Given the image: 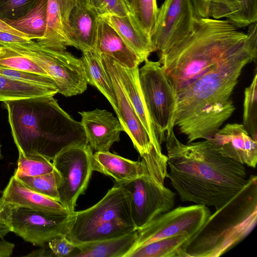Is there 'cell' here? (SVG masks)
Segmentation results:
<instances>
[{
    "instance_id": "cell-29",
    "label": "cell",
    "mask_w": 257,
    "mask_h": 257,
    "mask_svg": "<svg viewBox=\"0 0 257 257\" xmlns=\"http://www.w3.org/2000/svg\"><path fill=\"white\" fill-rule=\"evenodd\" d=\"M190 238L182 234L160 239L134 250L126 257H180L182 247Z\"/></svg>"
},
{
    "instance_id": "cell-27",
    "label": "cell",
    "mask_w": 257,
    "mask_h": 257,
    "mask_svg": "<svg viewBox=\"0 0 257 257\" xmlns=\"http://www.w3.org/2000/svg\"><path fill=\"white\" fill-rule=\"evenodd\" d=\"M48 0H39L25 16L16 20H3L30 40L44 38L47 27Z\"/></svg>"
},
{
    "instance_id": "cell-41",
    "label": "cell",
    "mask_w": 257,
    "mask_h": 257,
    "mask_svg": "<svg viewBox=\"0 0 257 257\" xmlns=\"http://www.w3.org/2000/svg\"><path fill=\"white\" fill-rule=\"evenodd\" d=\"M30 39L7 32L0 31V45L3 44L21 43Z\"/></svg>"
},
{
    "instance_id": "cell-2",
    "label": "cell",
    "mask_w": 257,
    "mask_h": 257,
    "mask_svg": "<svg viewBox=\"0 0 257 257\" xmlns=\"http://www.w3.org/2000/svg\"><path fill=\"white\" fill-rule=\"evenodd\" d=\"M256 22L241 31L226 20L195 17L190 31L158 52L176 95L219 64L257 48Z\"/></svg>"
},
{
    "instance_id": "cell-30",
    "label": "cell",
    "mask_w": 257,
    "mask_h": 257,
    "mask_svg": "<svg viewBox=\"0 0 257 257\" xmlns=\"http://www.w3.org/2000/svg\"><path fill=\"white\" fill-rule=\"evenodd\" d=\"M137 230L134 225L117 222L96 224L70 240L75 245L121 236Z\"/></svg>"
},
{
    "instance_id": "cell-3",
    "label": "cell",
    "mask_w": 257,
    "mask_h": 257,
    "mask_svg": "<svg viewBox=\"0 0 257 257\" xmlns=\"http://www.w3.org/2000/svg\"><path fill=\"white\" fill-rule=\"evenodd\" d=\"M257 51L242 52L225 61L178 93L174 126L188 143L211 138L232 114L231 96L243 68Z\"/></svg>"
},
{
    "instance_id": "cell-9",
    "label": "cell",
    "mask_w": 257,
    "mask_h": 257,
    "mask_svg": "<svg viewBox=\"0 0 257 257\" xmlns=\"http://www.w3.org/2000/svg\"><path fill=\"white\" fill-rule=\"evenodd\" d=\"M93 154L88 144H76L63 149L52 160L58 176L59 202L72 213L94 171Z\"/></svg>"
},
{
    "instance_id": "cell-28",
    "label": "cell",
    "mask_w": 257,
    "mask_h": 257,
    "mask_svg": "<svg viewBox=\"0 0 257 257\" xmlns=\"http://www.w3.org/2000/svg\"><path fill=\"white\" fill-rule=\"evenodd\" d=\"M58 93L57 87L27 83L0 74V101L26 98Z\"/></svg>"
},
{
    "instance_id": "cell-44",
    "label": "cell",
    "mask_w": 257,
    "mask_h": 257,
    "mask_svg": "<svg viewBox=\"0 0 257 257\" xmlns=\"http://www.w3.org/2000/svg\"><path fill=\"white\" fill-rule=\"evenodd\" d=\"M27 256H50L49 254H48V251L46 250L45 248H42L39 250L34 251L33 253H31L30 254L27 255Z\"/></svg>"
},
{
    "instance_id": "cell-33",
    "label": "cell",
    "mask_w": 257,
    "mask_h": 257,
    "mask_svg": "<svg viewBox=\"0 0 257 257\" xmlns=\"http://www.w3.org/2000/svg\"><path fill=\"white\" fill-rule=\"evenodd\" d=\"M249 135L257 141V74L244 92L243 124Z\"/></svg>"
},
{
    "instance_id": "cell-35",
    "label": "cell",
    "mask_w": 257,
    "mask_h": 257,
    "mask_svg": "<svg viewBox=\"0 0 257 257\" xmlns=\"http://www.w3.org/2000/svg\"><path fill=\"white\" fill-rule=\"evenodd\" d=\"M129 3L131 14L150 36L158 13L157 0H129Z\"/></svg>"
},
{
    "instance_id": "cell-6",
    "label": "cell",
    "mask_w": 257,
    "mask_h": 257,
    "mask_svg": "<svg viewBox=\"0 0 257 257\" xmlns=\"http://www.w3.org/2000/svg\"><path fill=\"white\" fill-rule=\"evenodd\" d=\"M146 170L142 176L122 185L130 196L131 215L137 230L175 206L177 194L165 186L168 158L154 147L141 157Z\"/></svg>"
},
{
    "instance_id": "cell-16",
    "label": "cell",
    "mask_w": 257,
    "mask_h": 257,
    "mask_svg": "<svg viewBox=\"0 0 257 257\" xmlns=\"http://www.w3.org/2000/svg\"><path fill=\"white\" fill-rule=\"evenodd\" d=\"M195 17L225 19L238 28L257 21V0H191Z\"/></svg>"
},
{
    "instance_id": "cell-15",
    "label": "cell",
    "mask_w": 257,
    "mask_h": 257,
    "mask_svg": "<svg viewBox=\"0 0 257 257\" xmlns=\"http://www.w3.org/2000/svg\"><path fill=\"white\" fill-rule=\"evenodd\" d=\"M207 140L223 156L255 168L257 141L249 135L242 124L227 123Z\"/></svg>"
},
{
    "instance_id": "cell-46",
    "label": "cell",
    "mask_w": 257,
    "mask_h": 257,
    "mask_svg": "<svg viewBox=\"0 0 257 257\" xmlns=\"http://www.w3.org/2000/svg\"><path fill=\"white\" fill-rule=\"evenodd\" d=\"M1 144H0V157H1Z\"/></svg>"
},
{
    "instance_id": "cell-26",
    "label": "cell",
    "mask_w": 257,
    "mask_h": 257,
    "mask_svg": "<svg viewBox=\"0 0 257 257\" xmlns=\"http://www.w3.org/2000/svg\"><path fill=\"white\" fill-rule=\"evenodd\" d=\"M81 59L88 84L97 88L108 100L114 111L117 100L111 79L102 64L100 54L94 49L82 52Z\"/></svg>"
},
{
    "instance_id": "cell-12",
    "label": "cell",
    "mask_w": 257,
    "mask_h": 257,
    "mask_svg": "<svg viewBox=\"0 0 257 257\" xmlns=\"http://www.w3.org/2000/svg\"><path fill=\"white\" fill-rule=\"evenodd\" d=\"M73 213L62 215L25 208H15L13 230L25 241L44 247L54 237L66 235Z\"/></svg>"
},
{
    "instance_id": "cell-32",
    "label": "cell",
    "mask_w": 257,
    "mask_h": 257,
    "mask_svg": "<svg viewBox=\"0 0 257 257\" xmlns=\"http://www.w3.org/2000/svg\"><path fill=\"white\" fill-rule=\"evenodd\" d=\"M54 170L51 160L38 155H24L19 152L18 167L14 175L17 177L36 176L45 174Z\"/></svg>"
},
{
    "instance_id": "cell-38",
    "label": "cell",
    "mask_w": 257,
    "mask_h": 257,
    "mask_svg": "<svg viewBox=\"0 0 257 257\" xmlns=\"http://www.w3.org/2000/svg\"><path fill=\"white\" fill-rule=\"evenodd\" d=\"M0 74L17 80L57 88L56 83L50 77L42 74L19 70L1 65Z\"/></svg>"
},
{
    "instance_id": "cell-22",
    "label": "cell",
    "mask_w": 257,
    "mask_h": 257,
    "mask_svg": "<svg viewBox=\"0 0 257 257\" xmlns=\"http://www.w3.org/2000/svg\"><path fill=\"white\" fill-rule=\"evenodd\" d=\"M114 63L118 77L126 94L148 133L151 143L156 150L162 151L161 145L157 138L155 131L143 97L140 83L139 66L128 68L121 66L115 61Z\"/></svg>"
},
{
    "instance_id": "cell-18",
    "label": "cell",
    "mask_w": 257,
    "mask_h": 257,
    "mask_svg": "<svg viewBox=\"0 0 257 257\" xmlns=\"http://www.w3.org/2000/svg\"><path fill=\"white\" fill-rule=\"evenodd\" d=\"M80 0H48L47 27L43 38L36 41L41 46L55 50H66L71 46L69 38V19Z\"/></svg>"
},
{
    "instance_id": "cell-37",
    "label": "cell",
    "mask_w": 257,
    "mask_h": 257,
    "mask_svg": "<svg viewBox=\"0 0 257 257\" xmlns=\"http://www.w3.org/2000/svg\"><path fill=\"white\" fill-rule=\"evenodd\" d=\"M39 0H0V19L16 20L27 14Z\"/></svg>"
},
{
    "instance_id": "cell-36",
    "label": "cell",
    "mask_w": 257,
    "mask_h": 257,
    "mask_svg": "<svg viewBox=\"0 0 257 257\" xmlns=\"http://www.w3.org/2000/svg\"><path fill=\"white\" fill-rule=\"evenodd\" d=\"M86 6L98 18L107 16H125L131 13L123 0H84Z\"/></svg>"
},
{
    "instance_id": "cell-31",
    "label": "cell",
    "mask_w": 257,
    "mask_h": 257,
    "mask_svg": "<svg viewBox=\"0 0 257 257\" xmlns=\"http://www.w3.org/2000/svg\"><path fill=\"white\" fill-rule=\"evenodd\" d=\"M1 46L0 65L48 76L45 70L28 56L6 44H2Z\"/></svg>"
},
{
    "instance_id": "cell-24",
    "label": "cell",
    "mask_w": 257,
    "mask_h": 257,
    "mask_svg": "<svg viewBox=\"0 0 257 257\" xmlns=\"http://www.w3.org/2000/svg\"><path fill=\"white\" fill-rule=\"evenodd\" d=\"M101 18L116 31L143 62L148 59L151 53L156 51L150 36L131 13L122 17L111 15Z\"/></svg>"
},
{
    "instance_id": "cell-4",
    "label": "cell",
    "mask_w": 257,
    "mask_h": 257,
    "mask_svg": "<svg viewBox=\"0 0 257 257\" xmlns=\"http://www.w3.org/2000/svg\"><path fill=\"white\" fill-rule=\"evenodd\" d=\"M12 134L19 152L52 161L68 146L88 144L80 122L59 105L53 95L4 102Z\"/></svg>"
},
{
    "instance_id": "cell-42",
    "label": "cell",
    "mask_w": 257,
    "mask_h": 257,
    "mask_svg": "<svg viewBox=\"0 0 257 257\" xmlns=\"http://www.w3.org/2000/svg\"><path fill=\"white\" fill-rule=\"evenodd\" d=\"M14 247L13 243L5 240L0 241V257L10 256Z\"/></svg>"
},
{
    "instance_id": "cell-7",
    "label": "cell",
    "mask_w": 257,
    "mask_h": 257,
    "mask_svg": "<svg viewBox=\"0 0 257 257\" xmlns=\"http://www.w3.org/2000/svg\"><path fill=\"white\" fill-rule=\"evenodd\" d=\"M6 44L31 58L45 70L56 83L58 93L69 97L86 90L88 83L81 58L66 50L44 48L34 40Z\"/></svg>"
},
{
    "instance_id": "cell-25",
    "label": "cell",
    "mask_w": 257,
    "mask_h": 257,
    "mask_svg": "<svg viewBox=\"0 0 257 257\" xmlns=\"http://www.w3.org/2000/svg\"><path fill=\"white\" fill-rule=\"evenodd\" d=\"M137 236L135 230L119 237L76 245L69 257H125Z\"/></svg>"
},
{
    "instance_id": "cell-10",
    "label": "cell",
    "mask_w": 257,
    "mask_h": 257,
    "mask_svg": "<svg viewBox=\"0 0 257 257\" xmlns=\"http://www.w3.org/2000/svg\"><path fill=\"white\" fill-rule=\"evenodd\" d=\"M210 214L207 206L197 204L179 206L161 213L137 230V239L125 257L134 250L160 239L182 234H188L191 238L202 227Z\"/></svg>"
},
{
    "instance_id": "cell-5",
    "label": "cell",
    "mask_w": 257,
    "mask_h": 257,
    "mask_svg": "<svg viewBox=\"0 0 257 257\" xmlns=\"http://www.w3.org/2000/svg\"><path fill=\"white\" fill-rule=\"evenodd\" d=\"M257 222V177L250 175L243 188L211 214L184 244L180 257H218L252 231Z\"/></svg>"
},
{
    "instance_id": "cell-45",
    "label": "cell",
    "mask_w": 257,
    "mask_h": 257,
    "mask_svg": "<svg viewBox=\"0 0 257 257\" xmlns=\"http://www.w3.org/2000/svg\"><path fill=\"white\" fill-rule=\"evenodd\" d=\"M125 3L130 8V3H129V0H123Z\"/></svg>"
},
{
    "instance_id": "cell-21",
    "label": "cell",
    "mask_w": 257,
    "mask_h": 257,
    "mask_svg": "<svg viewBox=\"0 0 257 257\" xmlns=\"http://www.w3.org/2000/svg\"><path fill=\"white\" fill-rule=\"evenodd\" d=\"M92 164L94 171L113 178L115 183L123 185L143 175L146 170L143 159L134 161L109 152H95Z\"/></svg>"
},
{
    "instance_id": "cell-13",
    "label": "cell",
    "mask_w": 257,
    "mask_h": 257,
    "mask_svg": "<svg viewBox=\"0 0 257 257\" xmlns=\"http://www.w3.org/2000/svg\"><path fill=\"white\" fill-rule=\"evenodd\" d=\"M194 17L191 0H165L150 35L156 51L165 50L183 37L191 29Z\"/></svg>"
},
{
    "instance_id": "cell-39",
    "label": "cell",
    "mask_w": 257,
    "mask_h": 257,
    "mask_svg": "<svg viewBox=\"0 0 257 257\" xmlns=\"http://www.w3.org/2000/svg\"><path fill=\"white\" fill-rule=\"evenodd\" d=\"M47 245L52 255L57 257H69L75 247L65 235L54 237Z\"/></svg>"
},
{
    "instance_id": "cell-47",
    "label": "cell",
    "mask_w": 257,
    "mask_h": 257,
    "mask_svg": "<svg viewBox=\"0 0 257 257\" xmlns=\"http://www.w3.org/2000/svg\"><path fill=\"white\" fill-rule=\"evenodd\" d=\"M1 46L0 45V49H1Z\"/></svg>"
},
{
    "instance_id": "cell-1",
    "label": "cell",
    "mask_w": 257,
    "mask_h": 257,
    "mask_svg": "<svg viewBox=\"0 0 257 257\" xmlns=\"http://www.w3.org/2000/svg\"><path fill=\"white\" fill-rule=\"evenodd\" d=\"M165 142L167 177L183 202L217 209L247 182L244 165L222 155L209 140L184 144L173 131L166 134Z\"/></svg>"
},
{
    "instance_id": "cell-14",
    "label": "cell",
    "mask_w": 257,
    "mask_h": 257,
    "mask_svg": "<svg viewBox=\"0 0 257 257\" xmlns=\"http://www.w3.org/2000/svg\"><path fill=\"white\" fill-rule=\"evenodd\" d=\"M100 54L115 91L117 100V109L115 112L123 131L128 135L134 148L142 157L149 153L154 146L126 94L118 77L114 60L107 55Z\"/></svg>"
},
{
    "instance_id": "cell-19",
    "label": "cell",
    "mask_w": 257,
    "mask_h": 257,
    "mask_svg": "<svg viewBox=\"0 0 257 257\" xmlns=\"http://www.w3.org/2000/svg\"><path fill=\"white\" fill-rule=\"evenodd\" d=\"M94 50L112 58L121 66L133 68L143 61L104 20L99 18Z\"/></svg>"
},
{
    "instance_id": "cell-40",
    "label": "cell",
    "mask_w": 257,
    "mask_h": 257,
    "mask_svg": "<svg viewBox=\"0 0 257 257\" xmlns=\"http://www.w3.org/2000/svg\"><path fill=\"white\" fill-rule=\"evenodd\" d=\"M15 207L0 197V238L13 230V212Z\"/></svg>"
},
{
    "instance_id": "cell-20",
    "label": "cell",
    "mask_w": 257,
    "mask_h": 257,
    "mask_svg": "<svg viewBox=\"0 0 257 257\" xmlns=\"http://www.w3.org/2000/svg\"><path fill=\"white\" fill-rule=\"evenodd\" d=\"M2 197L15 208L70 215L73 213L60 202L46 197L27 187L13 175L3 192Z\"/></svg>"
},
{
    "instance_id": "cell-11",
    "label": "cell",
    "mask_w": 257,
    "mask_h": 257,
    "mask_svg": "<svg viewBox=\"0 0 257 257\" xmlns=\"http://www.w3.org/2000/svg\"><path fill=\"white\" fill-rule=\"evenodd\" d=\"M108 222L134 225L128 192L122 185L115 183L95 204L73 213V220L66 236L70 240L96 224Z\"/></svg>"
},
{
    "instance_id": "cell-34",
    "label": "cell",
    "mask_w": 257,
    "mask_h": 257,
    "mask_svg": "<svg viewBox=\"0 0 257 257\" xmlns=\"http://www.w3.org/2000/svg\"><path fill=\"white\" fill-rule=\"evenodd\" d=\"M17 178L31 189L59 202L58 176L55 169L50 173L41 175Z\"/></svg>"
},
{
    "instance_id": "cell-8",
    "label": "cell",
    "mask_w": 257,
    "mask_h": 257,
    "mask_svg": "<svg viewBox=\"0 0 257 257\" xmlns=\"http://www.w3.org/2000/svg\"><path fill=\"white\" fill-rule=\"evenodd\" d=\"M139 79L143 97L161 145L167 133L174 131L177 100L174 90L159 61L148 59L139 69Z\"/></svg>"
},
{
    "instance_id": "cell-23",
    "label": "cell",
    "mask_w": 257,
    "mask_h": 257,
    "mask_svg": "<svg viewBox=\"0 0 257 257\" xmlns=\"http://www.w3.org/2000/svg\"><path fill=\"white\" fill-rule=\"evenodd\" d=\"M98 17L80 0L69 19V38L71 46L82 52L94 49Z\"/></svg>"
},
{
    "instance_id": "cell-17",
    "label": "cell",
    "mask_w": 257,
    "mask_h": 257,
    "mask_svg": "<svg viewBox=\"0 0 257 257\" xmlns=\"http://www.w3.org/2000/svg\"><path fill=\"white\" fill-rule=\"evenodd\" d=\"M78 113L87 142L95 152H109L113 144L119 141L123 128L111 112L96 108Z\"/></svg>"
},
{
    "instance_id": "cell-43",
    "label": "cell",
    "mask_w": 257,
    "mask_h": 257,
    "mask_svg": "<svg viewBox=\"0 0 257 257\" xmlns=\"http://www.w3.org/2000/svg\"><path fill=\"white\" fill-rule=\"evenodd\" d=\"M0 31L7 32L27 38L26 36L24 35L23 34H22L21 32H19V31L16 30L15 29L11 27L1 19H0Z\"/></svg>"
}]
</instances>
